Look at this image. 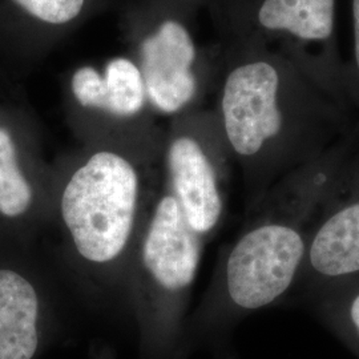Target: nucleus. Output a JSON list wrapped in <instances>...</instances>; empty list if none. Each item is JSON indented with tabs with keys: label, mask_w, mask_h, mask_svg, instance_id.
Listing matches in <instances>:
<instances>
[{
	"label": "nucleus",
	"mask_w": 359,
	"mask_h": 359,
	"mask_svg": "<svg viewBox=\"0 0 359 359\" xmlns=\"http://www.w3.org/2000/svg\"><path fill=\"white\" fill-rule=\"evenodd\" d=\"M219 109L224 137L249 167L259 198L359 117L283 55L257 44L226 72Z\"/></svg>",
	"instance_id": "1"
},
{
	"label": "nucleus",
	"mask_w": 359,
	"mask_h": 359,
	"mask_svg": "<svg viewBox=\"0 0 359 359\" xmlns=\"http://www.w3.org/2000/svg\"><path fill=\"white\" fill-rule=\"evenodd\" d=\"M339 0H249L250 44L277 52L351 112L338 41ZM357 114V112H355Z\"/></svg>",
	"instance_id": "2"
},
{
	"label": "nucleus",
	"mask_w": 359,
	"mask_h": 359,
	"mask_svg": "<svg viewBox=\"0 0 359 359\" xmlns=\"http://www.w3.org/2000/svg\"><path fill=\"white\" fill-rule=\"evenodd\" d=\"M137 200V176L126 158L99 152L75 172L62 197V215L77 252L108 262L128 243Z\"/></svg>",
	"instance_id": "3"
},
{
	"label": "nucleus",
	"mask_w": 359,
	"mask_h": 359,
	"mask_svg": "<svg viewBox=\"0 0 359 359\" xmlns=\"http://www.w3.org/2000/svg\"><path fill=\"white\" fill-rule=\"evenodd\" d=\"M359 278V144L314 222L299 295Z\"/></svg>",
	"instance_id": "4"
},
{
	"label": "nucleus",
	"mask_w": 359,
	"mask_h": 359,
	"mask_svg": "<svg viewBox=\"0 0 359 359\" xmlns=\"http://www.w3.org/2000/svg\"><path fill=\"white\" fill-rule=\"evenodd\" d=\"M197 48L189 31L168 20L142 46L144 88L156 108L173 114L192 102L198 90L194 72Z\"/></svg>",
	"instance_id": "5"
},
{
	"label": "nucleus",
	"mask_w": 359,
	"mask_h": 359,
	"mask_svg": "<svg viewBox=\"0 0 359 359\" xmlns=\"http://www.w3.org/2000/svg\"><path fill=\"white\" fill-rule=\"evenodd\" d=\"M168 165L188 224L200 237L212 233L224 212L221 179L212 156L196 137L181 136L169 148Z\"/></svg>",
	"instance_id": "6"
},
{
	"label": "nucleus",
	"mask_w": 359,
	"mask_h": 359,
	"mask_svg": "<svg viewBox=\"0 0 359 359\" xmlns=\"http://www.w3.org/2000/svg\"><path fill=\"white\" fill-rule=\"evenodd\" d=\"M200 255L201 237L188 224L176 197H164L142 248L145 268L161 286L177 292L193 283Z\"/></svg>",
	"instance_id": "7"
},
{
	"label": "nucleus",
	"mask_w": 359,
	"mask_h": 359,
	"mask_svg": "<svg viewBox=\"0 0 359 359\" xmlns=\"http://www.w3.org/2000/svg\"><path fill=\"white\" fill-rule=\"evenodd\" d=\"M39 299L13 270H0V359H32L38 350Z\"/></svg>",
	"instance_id": "8"
},
{
	"label": "nucleus",
	"mask_w": 359,
	"mask_h": 359,
	"mask_svg": "<svg viewBox=\"0 0 359 359\" xmlns=\"http://www.w3.org/2000/svg\"><path fill=\"white\" fill-rule=\"evenodd\" d=\"M72 90L83 107L100 108L116 116L137 114L145 96L140 69L123 57L108 63L104 77L92 67L77 69Z\"/></svg>",
	"instance_id": "9"
},
{
	"label": "nucleus",
	"mask_w": 359,
	"mask_h": 359,
	"mask_svg": "<svg viewBox=\"0 0 359 359\" xmlns=\"http://www.w3.org/2000/svg\"><path fill=\"white\" fill-rule=\"evenodd\" d=\"M301 298L316 317L359 357V278L310 290Z\"/></svg>",
	"instance_id": "10"
},
{
	"label": "nucleus",
	"mask_w": 359,
	"mask_h": 359,
	"mask_svg": "<svg viewBox=\"0 0 359 359\" xmlns=\"http://www.w3.org/2000/svg\"><path fill=\"white\" fill-rule=\"evenodd\" d=\"M32 201V191L20 172L13 139L0 129V213L16 217L26 212Z\"/></svg>",
	"instance_id": "11"
},
{
	"label": "nucleus",
	"mask_w": 359,
	"mask_h": 359,
	"mask_svg": "<svg viewBox=\"0 0 359 359\" xmlns=\"http://www.w3.org/2000/svg\"><path fill=\"white\" fill-rule=\"evenodd\" d=\"M22 8L39 20L51 25H65L75 19L84 0H15Z\"/></svg>",
	"instance_id": "12"
},
{
	"label": "nucleus",
	"mask_w": 359,
	"mask_h": 359,
	"mask_svg": "<svg viewBox=\"0 0 359 359\" xmlns=\"http://www.w3.org/2000/svg\"><path fill=\"white\" fill-rule=\"evenodd\" d=\"M351 48L345 60V93L347 103L359 115V0H348Z\"/></svg>",
	"instance_id": "13"
}]
</instances>
